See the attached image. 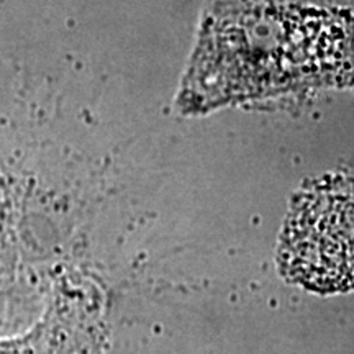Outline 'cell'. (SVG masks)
Masks as SVG:
<instances>
[{"instance_id": "obj_1", "label": "cell", "mask_w": 354, "mask_h": 354, "mask_svg": "<svg viewBox=\"0 0 354 354\" xmlns=\"http://www.w3.org/2000/svg\"><path fill=\"white\" fill-rule=\"evenodd\" d=\"M281 264L310 290L354 289V174L326 177L304 190L282 234Z\"/></svg>"}]
</instances>
